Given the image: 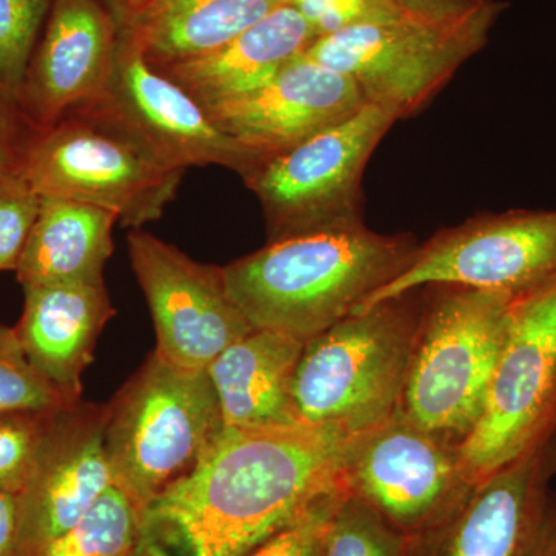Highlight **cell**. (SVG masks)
Listing matches in <instances>:
<instances>
[{
    "label": "cell",
    "mask_w": 556,
    "mask_h": 556,
    "mask_svg": "<svg viewBox=\"0 0 556 556\" xmlns=\"http://www.w3.org/2000/svg\"><path fill=\"white\" fill-rule=\"evenodd\" d=\"M357 437L306 424L225 427L192 473L150 506V525L189 556H247L348 489Z\"/></svg>",
    "instance_id": "1"
},
{
    "label": "cell",
    "mask_w": 556,
    "mask_h": 556,
    "mask_svg": "<svg viewBox=\"0 0 556 556\" xmlns=\"http://www.w3.org/2000/svg\"><path fill=\"white\" fill-rule=\"evenodd\" d=\"M419 248L412 233H380L365 223L268 241L223 268L254 329L308 342L401 276Z\"/></svg>",
    "instance_id": "2"
},
{
    "label": "cell",
    "mask_w": 556,
    "mask_h": 556,
    "mask_svg": "<svg viewBox=\"0 0 556 556\" xmlns=\"http://www.w3.org/2000/svg\"><path fill=\"white\" fill-rule=\"evenodd\" d=\"M424 288L351 314L303 348L294 401L306 426L364 434L401 407Z\"/></svg>",
    "instance_id": "3"
},
{
    "label": "cell",
    "mask_w": 556,
    "mask_h": 556,
    "mask_svg": "<svg viewBox=\"0 0 556 556\" xmlns=\"http://www.w3.org/2000/svg\"><path fill=\"white\" fill-rule=\"evenodd\" d=\"M515 295L438 283L422 314L401 399L409 422L459 445L477 427L506 340Z\"/></svg>",
    "instance_id": "4"
},
{
    "label": "cell",
    "mask_w": 556,
    "mask_h": 556,
    "mask_svg": "<svg viewBox=\"0 0 556 556\" xmlns=\"http://www.w3.org/2000/svg\"><path fill=\"white\" fill-rule=\"evenodd\" d=\"M223 428L207 371L178 368L150 354L108 405L105 448L115 485L149 511L192 473Z\"/></svg>",
    "instance_id": "5"
},
{
    "label": "cell",
    "mask_w": 556,
    "mask_h": 556,
    "mask_svg": "<svg viewBox=\"0 0 556 556\" xmlns=\"http://www.w3.org/2000/svg\"><path fill=\"white\" fill-rule=\"evenodd\" d=\"M556 434V277L515 295L484 409L459 445L471 484Z\"/></svg>",
    "instance_id": "6"
},
{
    "label": "cell",
    "mask_w": 556,
    "mask_h": 556,
    "mask_svg": "<svg viewBox=\"0 0 556 556\" xmlns=\"http://www.w3.org/2000/svg\"><path fill=\"white\" fill-rule=\"evenodd\" d=\"M396 123L393 113L368 102L249 172L243 179L262 204L268 241L362 225L365 167Z\"/></svg>",
    "instance_id": "7"
},
{
    "label": "cell",
    "mask_w": 556,
    "mask_h": 556,
    "mask_svg": "<svg viewBox=\"0 0 556 556\" xmlns=\"http://www.w3.org/2000/svg\"><path fill=\"white\" fill-rule=\"evenodd\" d=\"M17 167L40 197L104 208L131 229L163 217L186 174L118 131L76 115L31 131Z\"/></svg>",
    "instance_id": "8"
},
{
    "label": "cell",
    "mask_w": 556,
    "mask_h": 556,
    "mask_svg": "<svg viewBox=\"0 0 556 556\" xmlns=\"http://www.w3.org/2000/svg\"><path fill=\"white\" fill-rule=\"evenodd\" d=\"M507 3L496 0L467 24L431 27L408 20L375 22L316 39L306 54L350 76L369 104L412 118L484 49Z\"/></svg>",
    "instance_id": "9"
},
{
    "label": "cell",
    "mask_w": 556,
    "mask_h": 556,
    "mask_svg": "<svg viewBox=\"0 0 556 556\" xmlns=\"http://www.w3.org/2000/svg\"><path fill=\"white\" fill-rule=\"evenodd\" d=\"M68 115L118 131L172 169L222 166L244 178L260 163L254 152L219 129L178 84L150 65L126 30L121 31L115 65L105 86Z\"/></svg>",
    "instance_id": "10"
},
{
    "label": "cell",
    "mask_w": 556,
    "mask_h": 556,
    "mask_svg": "<svg viewBox=\"0 0 556 556\" xmlns=\"http://www.w3.org/2000/svg\"><path fill=\"white\" fill-rule=\"evenodd\" d=\"M556 277L554 211L481 212L419 244L407 269L356 311L427 285L525 294Z\"/></svg>",
    "instance_id": "11"
},
{
    "label": "cell",
    "mask_w": 556,
    "mask_h": 556,
    "mask_svg": "<svg viewBox=\"0 0 556 556\" xmlns=\"http://www.w3.org/2000/svg\"><path fill=\"white\" fill-rule=\"evenodd\" d=\"M346 482L412 541L447 521L475 486L456 445L409 422L399 409L383 426L358 434Z\"/></svg>",
    "instance_id": "12"
},
{
    "label": "cell",
    "mask_w": 556,
    "mask_h": 556,
    "mask_svg": "<svg viewBox=\"0 0 556 556\" xmlns=\"http://www.w3.org/2000/svg\"><path fill=\"white\" fill-rule=\"evenodd\" d=\"M131 268L156 331L153 353L167 364L206 371L226 348L254 331L218 266L195 262L174 244L130 232Z\"/></svg>",
    "instance_id": "13"
},
{
    "label": "cell",
    "mask_w": 556,
    "mask_h": 556,
    "mask_svg": "<svg viewBox=\"0 0 556 556\" xmlns=\"http://www.w3.org/2000/svg\"><path fill=\"white\" fill-rule=\"evenodd\" d=\"M108 407L58 409L21 492L20 556H42L115 485L105 448Z\"/></svg>",
    "instance_id": "14"
},
{
    "label": "cell",
    "mask_w": 556,
    "mask_h": 556,
    "mask_svg": "<svg viewBox=\"0 0 556 556\" xmlns=\"http://www.w3.org/2000/svg\"><path fill=\"white\" fill-rule=\"evenodd\" d=\"M555 477L556 434L475 484L412 556H533Z\"/></svg>",
    "instance_id": "15"
},
{
    "label": "cell",
    "mask_w": 556,
    "mask_h": 556,
    "mask_svg": "<svg viewBox=\"0 0 556 556\" xmlns=\"http://www.w3.org/2000/svg\"><path fill=\"white\" fill-rule=\"evenodd\" d=\"M121 31L102 0H51L17 101L30 131L50 129L100 93L115 65Z\"/></svg>",
    "instance_id": "16"
},
{
    "label": "cell",
    "mask_w": 556,
    "mask_h": 556,
    "mask_svg": "<svg viewBox=\"0 0 556 556\" xmlns=\"http://www.w3.org/2000/svg\"><path fill=\"white\" fill-rule=\"evenodd\" d=\"M367 104L350 76L318 64L305 51L262 89L206 112L219 129L262 163L342 123Z\"/></svg>",
    "instance_id": "17"
},
{
    "label": "cell",
    "mask_w": 556,
    "mask_h": 556,
    "mask_svg": "<svg viewBox=\"0 0 556 556\" xmlns=\"http://www.w3.org/2000/svg\"><path fill=\"white\" fill-rule=\"evenodd\" d=\"M14 331L25 356L51 386L80 401L83 372L102 329L115 316L104 283L28 285Z\"/></svg>",
    "instance_id": "18"
},
{
    "label": "cell",
    "mask_w": 556,
    "mask_h": 556,
    "mask_svg": "<svg viewBox=\"0 0 556 556\" xmlns=\"http://www.w3.org/2000/svg\"><path fill=\"white\" fill-rule=\"evenodd\" d=\"M314 40L305 17L281 5L217 50L153 67L206 110L262 89Z\"/></svg>",
    "instance_id": "19"
},
{
    "label": "cell",
    "mask_w": 556,
    "mask_h": 556,
    "mask_svg": "<svg viewBox=\"0 0 556 556\" xmlns=\"http://www.w3.org/2000/svg\"><path fill=\"white\" fill-rule=\"evenodd\" d=\"M305 342L254 329L226 348L206 371L228 428L302 426L294 378Z\"/></svg>",
    "instance_id": "20"
},
{
    "label": "cell",
    "mask_w": 556,
    "mask_h": 556,
    "mask_svg": "<svg viewBox=\"0 0 556 556\" xmlns=\"http://www.w3.org/2000/svg\"><path fill=\"white\" fill-rule=\"evenodd\" d=\"M115 214L90 204L42 197L38 218L17 265L22 287L104 283L113 252Z\"/></svg>",
    "instance_id": "21"
},
{
    "label": "cell",
    "mask_w": 556,
    "mask_h": 556,
    "mask_svg": "<svg viewBox=\"0 0 556 556\" xmlns=\"http://www.w3.org/2000/svg\"><path fill=\"white\" fill-rule=\"evenodd\" d=\"M287 0H139L126 30L152 65L217 50Z\"/></svg>",
    "instance_id": "22"
},
{
    "label": "cell",
    "mask_w": 556,
    "mask_h": 556,
    "mask_svg": "<svg viewBox=\"0 0 556 556\" xmlns=\"http://www.w3.org/2000/svg\"><path fill=\"white\" fill-rule=\"evenodd\" d=\"M149 511L112 485L42 556H159Z\"/></svg>",
    "instance_id": "23"
},
{
    "label": "cell",
    "mask_w": 556,
    "mask_h": 556,
    "mask_svg": "<svg viewBox=\"0 0 556 556\" xmlns=\"http://www.w3.org/2000/svg\"><path fill=\"white\" fill-rule=\"evenodd\" d=\"M324 556H412V540L348 489L329 519Z\"/></svg>",
    "instance_id": "24"
},
{
    "label": "cell",
    "mask_w": 556,
    "mask_h": 556,
    "mask_svg": "<svg viewBox=\"0 0 556 556\" xmlns=\"http://www.w3.org/2000/svg\"><path fill=\"white\" fill-rule=\"evenodd\" d=\"M50 5L51 0H0V97L16 110Z\"/></svg>",
    "instance_id": "25"
},
{
    "label": "cell",
    "mask_w": 556,
    "mask_h": 556,
    "mask_svg": "<svg viewBox=\"0 0 556 556\" xmlns=\"http://www.w3.org/2000/svg\"><path fill=\"white\" fill-rule=\"evenodd\" d=\"M76 404L78 402L65 397L33 367L22 350L14 328L0 325V415L14 412H51Z\"/></svg>",
    "instance_id": "26"
},
{
    "label": "cell",
    "mask_w": 556,
    "mask_h": 556,
    "mask_svg": "<svg viewBox=\"0 0 556 556\" xmlns=\"http://www.w3.org/2000/svg\"><path fill=\"white\" fill-rule=\"evenodd\" d=\"M54 412L0 415V489L20 493L27 485Z\"/></svg>",
    "instance_id": "27"
},
{
    "label": "cell",
    "mask_w": 556,
    "mask_h": 556,
    "mask_svg": "<svg viewBox=\"0 0 556 556\" xmlns=\"http://www.w3.org/2000/svg\"><path fill=\"white\" fill-rule=\"evenodd\" d=\"M42 197L20 167L0 178V273L16 270L38 218Z\"/></svg>",
    "instance_id": "28"
},
{
    "label": "cell",
    "mask_w": 556,
    "mask_h": 556,
    "mask_svg": "<svg viewBox=\"0 0 556 556\" xmlns=\"http://www.w3.org/2000/svg\"><path fill=\"white\" fill-rule=\"evenodd\" d=\"M305 17L316 39L357 25L404 20L386 0H287Z\"/></svg>",
    "instance_id": "29"
},
{
    "label": "cell",
    "mask_w": 556,
    "mask_h": 556,
    "mask_svg": "<svg viewBox=\"0 0 556 556\" xmlns=\"http://www.w3.org/2000/svg\"><path fill=\"white\" fill-rule=\"evenodd\" d=\"M346 490L325 497L294 525L281 530L247 556H324L329 519Z\"/></svg>",
    "instance_id": "30"
},
{
    "label": "cell",
    "mask_w": 556,
    "mask_h": 556,
    "mask_svg": "<svg viewBox=\"0 0 556 556\" xmlns=\"http://www.w3.org/2000/svg\"><path fill=\"white\" fill-rule=\"evenodd\" d=\"M404 20L455 28L467 24L490 9L496 0H386Z\"/></svg>",
    "instance_id": "31"
},
{
    "label": "cell",
    "mask_w": 556,
    "mask_h": 556,
    "mask_svg": "<svg viewBox=\"0 0 556 556\" xmlns=\"http://www.w3.org/2000/svg\"><path fill=\"white\" fill-rule=\"evenodd\" d=\"M30 134L20 112L0 97V178L20 166L22 150Z\"/></svg>",
    "instance_id": "32"
},
{
    "label": "cell",
    "mask_w": 556,
    "mask_h": 556,
    "mask_svg": "<svg viewBox=\"0 0 556 556\" xmlns=\"http://www.w3.org/2000/svg\"><path fill=\"white\" fill-rule=\"evenodd\" d=\"M21 496L0 489V556H20Z\"/></svg>",
    "instance_id": "33"
},
{
    "label": "cell",
    "mask_w": 556,
    "mask_h": 556,
    "mask_svg": "<svg viewBox=\"0 0 556 556\" xmlns=\"http://www.w3.org/2000/svg\"><path fill=\"white\" fill-rule=\"evenodd\" d=\"M533 556H556V490H551Z\"/></svg>",
    "instance_id": "34"
},
{
    "label": "cell",
    "mask_w": 556,
    "mask_h": 556,
    "mask_svg": "<svg viewBox=\"0 0 556 556\" xmlns=\"http://www.w3.org/2000/svg\"><path fill=\"white\" fill-rule=\"evenodd\" d=\"M112 11L113 16L119 22L121 28H126L131 11L135 9V0H102Z\"/></svg>",
    "instance_id": "35"
},
{
    "label": "cell",
    "mask_w": 556,
    "mask_h": 556,
    "mask_svg": "<svg viewBox=\"0 0 556 556\" xmlns=\"http://www.w3.org/2000/svg\"><path fill=\"white\" fill-rule=\"evenodd\" d=\"M138 3H139V0H135V9H137ZM135 9H134V10H135ZM131 13H134V11H131ZM129 20H130V17H129Z\"/></svg>",
    "instance_id": "36"
}]
</instances>
